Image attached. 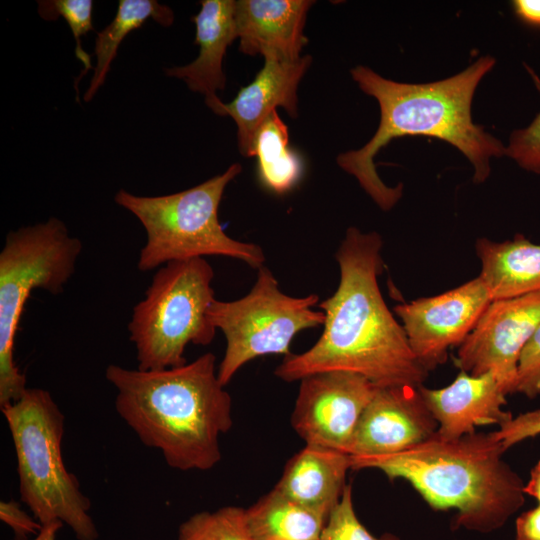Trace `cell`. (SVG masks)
<instances>
[{"instance_id":"cell-23","label":"cell","mask_w":540,"mask_h":540,"mask_svg":"<svg viewBox=\"0 0 540 540\" xmlns=\"http://www.w3.org/2000/svg\"><path fill=\"white\" fill-rule=\"evenodd\" d=\"M176 540H254L245 509L225 506L193 514L178 528Z\"/></svg>"},{"instance_id":"cell-25","label":"cell","mask_w":540,"mask_h":540,"mask_svg":"<svg viewBox=\"0 0 540 540\" xmlns=\"http://www.w3.org/2000/svg\"><path fill=\"white\" fill-rule=\"evenodd\" d=\"M321 540H399L392 534L372 535L356 516L351 485H346L341 499L329 516Z\"/></svg>"},{"instance_id":"cell-6","label":"cell","mask_w":540,"mask_h":540,"mask_svg":"<svg viewBox=\"0 0 540 540\" xmlns=\"http://www.w3.org/2000/svg\"><path fill=\"white\" fill-rule=\"evenodd\" d=\"M1 412L15 449L20 498L32 516L42 526L61 521L78 540H97L91 502L63 461L65 417L52 395L27 388Z\"/></svg>"},{"instance_id":"cell-2","label":"cell","mask_w":540,"mask_h":540,"mask_svg":"<svg viewBox=\"0 0 540 540\" xmlns=\"http://www.w3.org/2000/svg\"><path fill=\"white\" fill-rule=\"evenodd\" d=\"M495 62L484 56L454 76L421 84L389 80L365 66L351 69L359 88L378 101L380 122L368 143L340 154L337 164L384 211L399 201L403 185L387 186L377 174L374 157L396 137L422 135L450 143L473 165V181L484 182L490 174V159L505 155L506 146L473 123L471 105L476 87Z\"/></svg>"},{"instance_id":"cell-1","label":"cell","mask_w":540,"mask_h":540,"mask_svg":"<svg viewBox=\"0 0 540 540\" xmlns=\"http://www.w3.org/2000/svg\"><path fill=\"white\" fill-rule=\"evenodd\" d=\"M383 241L377 232L349 227L335 254L340 278L336 291L319 304L323 332L300 354H290L275 369L285 382L327 371H349L377 387H419L428 371L413 354L400 324L381 294Z\"/></svg>"},{"instance_id":"cell-7","label":"cell","mask_w":540,"mask_h":540,"mask_svg":"<svg viewBox=\"0 0 540 540\" xmlns=\"http://www.w3.org/2000/svg\"><path fill=\"white\" fill-rule=\"evenodd\" d=\"M82 248L56 217L6 235L0 251V409L18 401L28 388L14 360L15 337L28 298L36 289L60 294Z\"/></svg>"},{"instance_id":"cell-26","label":"cell","mask_w":540,"mask_h":540,"mask_svg":"<svg viewBox=\"0 0 540 540\" xmlns=\"http://www.w3.org/2000/svg\"><path fill=\"white\" fill-rule=\"evenodd\" d=\"M525 68L540 93V77L530 66ZM505 155L524 170L540 174V112L528 127L511 133Z\"/></svg>"},{"instance_id":"cell-19","label":"cell","mask_w":540,"mask_h":540,"mask_svg":"<svg viewBox=\"0 0 540 540\" xmlns=\"http://www.w3.org/2000/svg\"><path fill=\"white\" fill-rule=\"evenodd\" d=\"M476 253L481 261L479 277L492 300L540 292V245L522 234L494 242L478 238Z\"/></svg>"},{"instance_id":"cell-31","label":"cell","mask_w":540,"mask_h":540,"mask_svg":"<svg viewBox=\"0 0 540 540\" xmlns=\"http://www.w3.org/2000/svg\"><path fill=\"white\" fill-rule=\"evenodd\" d=\"M512 4L516 15L522 21L540 26V0H515Z\"/></svg>"},{"instance_id":"cell-16","label":"cell","mask_w":540,"mask_h":540,"mask_svg":"<svg viewBox=\"0 0 540 540\" xmlns=\"http://www.w3.org/2000/svg\"><path fill=\"white\" fill-rule=\"evenodd\" d=\"M309 0L235 1L239 50L246 55L274 54L281 59H300L308 39L304 35Z\"/></svg>"},{"instance_id":"cell-8","label":"cell","mask_w":540,"mask_h":540,"mask_svg":"<svg viewBox=\"0 0 540 540\" xmlns=\"http://www.w3.org/2000/svg\"><path fill=\"white\" fill-rule=\"evenodd\" d=\"M213 279L214 270L204 258L170 262L157 269L128 323L138 369L182 366L187 363V345L213 341L217 329L208 315L215 300Z\"/></svg>"},{"instance_id":"cell-30","label":"cell","mask_w":540,"mask_h":540,"mask_svg":"<svg viewBox=\"0 0 540 540\" xmlns=\"http://www.w3.org/2000/svg\"><path fill=\"white\" fill-rule=\"evenodd\" d=\"M516 540H540V505L517 519Z\"/></svg>"},{"instance_id":"cell-33","label":"cell","mask_w":540,"mask_h":540,"mask_svg":"<svg viewBox=\"0 0 540 540\" xmlns=\"http://www.w3.org/2000/svg\"><path fill=\"white\" fill-rule=\"evenodd\" d=\"M63 525L61 521L43 525L39 533L30 540H56V535Z\"/></svg>"},{"instance_id":"cell-17","label":"cell","mask_w":540,"mask_h":540,"mask_svg":"<svg viewBox=\"0 0 540 540\" xmlns=\"http://www.w3.org/2000/svg\"><path fill=\"white\" fill-rule=\"evenodd\" d=\"M201 8L192 21L195 23V43L199 54L191 63L165 68L168 77L178 78L188 88L202 94L207 106L220 116L223 102L216 92L224 90L226 77L223 59L227 48L238 38L235 23V1L202 0Z\"/></svg>"},{"instance_id":"cell-10","label":"cell","mask_w":540,"mask_h":540,"mask_svg":"<svg viewBox=\"0 0 540 540\" xmlns=\"http://www.w3.org/2000/svg\"><path fill=\"white\" fill-rule=\"evenodd\" d=\"M492 301L478 276L441 294L394 307L410 348L429 372L442 365L448 352L460 346Z\"/></svg>"},{"instance_id":"cell-29","label":"cell","mask_w":540,"mask_h":540,"mask_svg":"<svg viewBox=\"0 0 540 540\" xmlns=\"http://www.w3.org/2000/svg\"><path fill=\"white\" fill-rule=\"evenodd\" d=\"M0 519L7 524L17 537L26 540L27 535H37L42 525L21 508L19 502L11 499L0 502Z\"/></svg>"},{"instance_id":"cell-12","label":"cell","mask_w":540,"mask_h":540,"mask_svg":"<svg viewBox=\"0 0 540 540\" xmlns=\"http://www.w3.org/2000/svg\"><path fill=\"white\" fill-rule=\"evenodd\" d=\"M540 324V292L492 300L459 346L454 364L470 375L493 372L515 392L519 358Z\"/></svg>"},{"instance_id":"cell-14","label":"cell","mask_w":540,"mask_h":540,"mask_svg":"<svg viewBox=\"0 0 540 540\" xmlns=\"http://www.w3.org/2000/svg\"><path fill=\"white\" fill-rule=\"evenodd\" d=\"M264 65L253 81L242 87L230 103H223L220 116H230L237 127V142L244 157L251 156L256 133L277 107L297 116L298 85L311 64V56L295 61L266 54Z\"/></svg>"},{"instance_id":"cell-9","label":"cell","mask_w":540,"mask_h":540,"mask_svg":"<svg viewBox=\"0 0 540 540\" xmlns=\"http://www.w3.org/2000/svg\"><path fill=\"white\" fill-rule=\"evenodd\" d=\"M319 296L293 297L283 293L265 266L257 270L256 281L242 298L215 299L209 318L226 340L218 378L226 386L246 363L270 354L290 355V344L301 331L323 325L324 313L314 310Z\"/></svg>"},{"instance_id":"cell-13","label":"cell","mask_w":540,"mask_h":540,"mask_svg":"<svg viewBox=\"0 0 540 540\" xmlns=\"http://www.w3.org/2000/svg\"><path fill=\"white\" fill-rule=\"evenodd\" d=\"M438 429L419 387H376L347 453L352 456L393 454L418 444Z\"/></svg>"},{"instance_id":"cell-3","label":"cell","mask_w":540,"mask_h":540,"mask_svg":"<svg viewBox=\"0 0 540 540\" xmlns=\"http://www.w3.org/2000/svg\"><path fill=\"white\" fill-rule=\"evenodd\" d=\"M105 377L117 391L119 416L168 466L207 471L219 463L220 436L233 424L232 399L218 378L213 353L160 370L110 364Z\"/></svg>"},{"instance_id":"cell-24","label":"cell","mask_w":540,"mask_h":540,"mask_svg":"<svg viewBox=\"0 0 540 540\" xmlns=\"http://www.w3.org/2000/svg\"><path fill=\"white\" fill-rule=\"evenodd\" d=\"M38 13L45 20L63 18L75 40V56L84 69L75 79L74 85L78 99V83L92 69L91 56L83 49L81 36L93 30V1L91 0H45L38 1Z\"/></svg>"},{"instance_id":"cell-15","label":"cell","mask_w":540,"mask_h":540,"mask_svg":"<svg viewBox=\"0 0 540 540\" xmlns=\"http://www.w3.org/2000/svg\"><path fill=\"white\" fill-rule=\"evenodd\" d=\"M419 391L438 423L437 433L444 438H459L474 433L478 426H500L513 418L502 409L507 393L491 371L481 375L460 371L446 387L430 389L421 385Z\"/></svg>"},{"instance_id":"cell-18","label":"cell","mask_w":540,"mask_h":540,"mask_svg":"<svg viewBox=\"0 0 540 540\" xmlns=\"http://www.w3.org/2000/svg\"><path fill=\"white\" fill-rule=\"evenodd\" d=\"M349 469L348 453L306 444L288 460L274 489L329 518L346 487Z\"/></svg>"},{"instance_id":"cell-32","label":"cell","mask_w":540,"mask_h":540,"mask_svg":"<svg viewBox=\"0 0 540 540\" xmlns=\"http://www.w3.org/2000/svg\"><path fill=\"white\" fill-rule=\"evenodd\" d=\"M524 493L534 497L540 505V459L532 469L528 483L524 485Z\"/></svg>"},{"instance_id":"cell-27","label":"cell","mask_w":540,"mask_h":540,"mask_svg":"<svg viewBox=\"0 0 540 540\" xmlns=\"http://www.w3.org/2000/svg\"><path fill=\"white\" fill-rule=\"evenodd\" d=\"M515 392L530 399L540 394V324L520 355Z\"/></svg>"},{"instance_id":"cell-5","label":"cell","mask_w":540,"mask_h":540,"mask_svg":"<svg viewBox=\"0 0 540 540\" xmlns=\"http://www.w3.org/2000/svg\"><path fill=\"white\" fill-rule=\"evenodd\" d=\"M241 171V165L234 163L222 174L168 195L138 196L119 190L115 202L133 214L146 233L138 269L147 272L204 256L237 259L257 270L264 266L262 247L230 237L218 217L224 191Z\"/></svg>"},{"instance_id":"cell-28","label":"cell","mask_w":540,"mask_h":540,"mask_svg":"<svg viewBox=\"0 0 540 540\" xmlns=\"http://www.w3.org/2000/svg\"><path fill=\"white\" fill-rule=\"evenodd\" d=\"M494 433L506 450L524 439L540 435V410L520 414L500 425Z\"/></svg>"},{"instance_id":"cell-20","label":"cell","mask_w":540,"mask_h":540,"mask_svg":"<svg viewBox=\"0 0 540 540\" xmlns=\"http://www.w3.org/2000/svg\"><path fill=\"white\" fill-rule=\"evenodd\" d=\"M254 540H321L328 517L274 488L245 509Z\"/></svg>"},{"instance_id":"cell-21","label":"cell","mask_w":540,"mask_h":540,"mask_svg":"<svg viewBox=\"0 0 540 540\" xmlns=\"http://www.w3.org/2000/svg\"><path fill=\"white\" fill-rule=\"evenodd\" d=\"M250 157L256 158L260 184L275 194L288 193L302 178V158L289 146L288 127L277 111L258 129Z\"/></svg>"},{"instance_id":"cell-22","label":"cell","mask_w":540,"mask_h":540,"mask_svg":"<svg viewBox=\"0 0 540 540\" xmlns=\"http://www.w3.org/2000/svg\"><path fill=\"white\" fill-rule=\"evenodd\" d=\"M148 19L169 27L174 21V13L169 6L156 0L119 1L113 20L97 34L94 49L96 65L89 87L83 96L85 102L92 100L103 85L124 38L133 30L140 28Z\"/></svg>"},{"instance_id":"cell-4","label":"cell","mask_w":540,"mask_h":540,"mask_svg":"<svg viewBox=\"0 0 540 540\" xmlns=\"http://www.w3.org/2000/svg\"><path fill=\"white\" fill-rule=\"evenodd\" d=\"M494 432L449 439L437 431L403 451L350 455L351 469L374 468L408 481L434 509L455 508L456 527L488 532L503 525L524 502V484L502 459Z\"/></svg>"},{"instance_id":"cell-11","label":"cell","mask_w":540,"mask_h":540,"mask_svg":"<svg viewBox=\"0 0 540 540\" xmlns=\"http://www.w3.org/2000/svg\"><path fill=\"white\" fill-rule=\"evenodd\" d=\"M376 387L364 376L349 371L307 376L300 380L292 427L306 444L347 453Z\"/></svg>"}]
</instances>
